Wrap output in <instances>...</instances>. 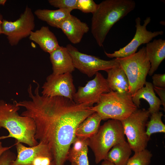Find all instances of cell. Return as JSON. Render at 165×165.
Instances as JSON below:
<instances>
[{"mask_svg": "<svg viewBox=\"0 0 165 165\" xmlns=\"http://www.w3.org/2000/svg\"><path fill=\"white\" fill-rule=\"evenodd\" d=\"M73 60L75 68L81 72L91 77L100 71H106L115 67L120 66L116 58L105 60L79 51L71 44L66 46Z\"/></svg>", "mask_w": 165, "mask_h": 165, "instance_id": "cell-8", "label": "cell"}, {"mask_svg": "<svg viewBox=\"0 0 165 165\" xmlns=\"http://www.w3.org/2000/svg\"><path fill=\"white\" fill-rule=\"evenodd\" d=\"M42 95L48 97L61 96L72 100L76 89L71 73L48 75L42 87Z\"/></svg>", "mask_w": 165, "mask_h": 165, "instance_id": "cell-12", "label": "cell"}, {"mask_svg": "<svg viewBox=\"0 0 165 165\" xmlns=\"http://www.w3.org/2000/svg\"><path fill=\"white\" fill-rule=\"evenodd\" d=\"M132 0H105L98 4L92 14L91 32L97 44L103 46L104 42L113 25L135 8Z\"/></svg>", "mask_w": 165, "mask_h": 165, "instance_id": "cell-2", "label": "cell"}, {"mask_svg": "<svg viewBox=\"0 0 165 165\" xmlns=\"http://www.w3.org/2000/svg\"><path fill=\"white\" fill-rule=\"evenodd\" d=\"M152 157L151 152L146 149L134 152L126 165H148Z\"/></svg>", "mask_w": 165, "mask_h": 165, "instance_id": "cell-24", "label": "cell"}, {"mask_svg": "<svg viewBox=\"0 0 165 165\" xmlns=\"http://www.w3.org/2000/svg\"><path fill=\"white\" fill-rule=\"evenodd\" d=\"M101 165H115L112 162L106 160H104L102 162Z\"/></svg>", "mask_w": 165, "mask_h": 165, "instance_id": "cell-34", "label": "cell"}, {"mask_svg": "<svg viewBox=\"0 0 165 165\" xmlns=\"http://www.w3.org/2000/svg\"><path fill=\"white\" fill-rule=\"evenodd\" d=\"M102 118L96 112H94L81 123L75 132L76 137L89 139L98 131Z\"/></svg>", "mask_w": 165, "mask_h": 165, "instance_id": "cell-20", "label": "cell"}, {"mask_svg": "<svg viewBox=\"0 0 165 165\" xmlns=\"http://www.w3.org/2000/svg\"><path fill=\"white\" fill-rule=\"evenodd\" d=\"M125 136L120 121L110 119L100 126L97 132L88 139V146L94 153L96 163L105 160L114 146L126 141Z\"/></svg>", "mask_w": 165, "mask_h": 165, "instance_id": "cell-5", "label": "cell"}, {"mask_svg": "<svg viewBox=\"0 0 165 165\" xmlns=\"http://www.w3.org/2000/svg\"><path fill=\"white\" fill-rule=\"evenodd\" d=\"M154 90L156 92L160 97L162 105H163L164 111L165 110V88L154 87Z\"/></svg>", "mask_w": 165, "mask_h": 165, "instance_id": "cell-32", "label": "cell"}, {"mask_svg": "<svg viewBox=\"0 0 165 165\" xmlns=\"http://www.w3.org/2000/svg\"><path fill=\"white\" fill-rule=\"evenodd\" d=\"M163 113L160 111L155 113L150 116V120L146 125V134L148 137L153 134L165 133V125L163 122L162 117Z\"/></svg>", "mask_w": 165, "mask_h": 165, "instance_id": "cell-23", "label": "cell"}, {"mask_svg": "<svg viewBox=\"0 0 165 165\" xmlns=\"http://www.w3.org/2000/svg\"><path fill=\"white\" fill-rule=\"evenodd\" d=\"M3 20H2V15L0 13V34H2L1 27Z\"/></svg>", "mask_w": 165, "mask_h": 165, "instance_id": "cell-35", "label": "cell"}, {"mask_svg": "<svg viewBox=\"0 0 165 165\" xmlns=\"http://www.w3.org/2000/svg\"><path fill=\"white\" fill-rule=\"evenodd\" d=\"M116 59L127 77L129 92L132 95L144 86L150 68L145 47L143 46L138 52L129 56Z\"/></svg>", "mask_w": 165, "mask_h": 165, "instance_id": "cell-6", "label": "cell"}, {"mask_svg": "<svg viewBox=\"0 0 165 165\" xmlns=\"http://www.w3.org/2000/svg\"><path fill=\"white\" fill-rule=\"evenodd\" d=\"M151 20L150 17H148L144 20V23L141 25L140 18H136L135 20L136 32L131 41L124 47L112 53H108L105 51V55L109 58H115L129 56L136 53L138 48L141 44H147L153 38L162 35L163 33L162 31L152 32L147 30L146 27Z\"/></svg>", "mask_w": 165, "mask_h": 165, "instance_id": "cell-10", "label": "cell"}, {"mask_svg": "<svg viewBox=\"0 0 165 165\" xmlns=\"http://www.w3.org/2000/svg\"><path fill=\"white\" fill-rule=\"evenodd\" d=\"M15 145L17 156L9 165H31L33 160L37 156L52 153L47 146L42 142L32 147H26L21 143L16 142Z\"/></svg>", "mask_w": 165, "mask_h": 165, "instance_id": "cell-13", "label": "cell"}, {"mask_svg": "<svg viewBox=\"0 0 165 165\" xmlns=\"http://www.w3.org/2000/svg\"><path fill=\"white\" fill-rule=\"evenodd\" d=\"M33 91L31 84L27 91L30 100L13 103L25 109L20 115L31 118L36 126L35 138L47 146L55 165H64L68 151L76 136L79 124L94 112L93 106L79 104L61 96L40 95L39 85Z\"/></svg>", "mask_w": 165, "mask_h": 165, "instance_id": "cell-1", "label": "cell"}, {"mask_svg": "<svg viewBox=\"0 0 165 165\" xmlns=\"http://www.w3.org/2000/svg\"><path fill=\"white\" fill-rule=\"evenodd\" d=\"M16 158L14 153L9 149L5 152L0 158V165H9L11 162Z\"/></svg>", "mask_w": 165, "mask_h": 165, "instance_id": "cell-30", "label": "cell"}, {"mask_svg": "<svg viewBox=\"0 0 165 165\" xmlns=\"http://www.w3.org/2000/svg\"><path fill=\"white\" fill-rule=\"evenodd\" d=\"M6 1V0H0V5H4Z\"/></svg>", "mask_w": 165, "mask_h": 165, "instance_id": "cell-36", "label": "cell"}, {"mask_svg": "<svg viewBox=\"0 0 165 165\" xmlns=\"http://www.w3.org/2000/svg\"><path fill=\"white\" fill-rule=\"evenodd\" d=\"M71 165H76L75 163L74 162H71Z\"/></svg>", "mask_w": 165, "mask_h": 165, "instance_id": "cell-38", "label": "cell"}, {"mask_svg": "<svg viewBox=\"0 0 165 165\" xmlns=\"http://www.w3.org/2000/svg\"><path fill=\"white\" fill-rule=\"evenodd\" d=\"M71 11L64 9L57 10L38 9L34 12L40 20L45 21L49 25L58 28L61 23L71 14Z\"/></svg>", "mask_w": 165, "mask_h": 165, "instance_id": "cell-21", "label": "cell"}, {"mask_svg": "<svg viewBox=\"0 0 165 165\" xmlns=\"http://www.w3.org/2000/svg\"><path fill=\"white\" fill-rule=\"evenodd\" d=\"M95 75V77L84 86L78 87L72 98L75 103H87L93 106L99 101L102 94L111 91L106 79L103 75L99 72Z\"/></svg>", "mask_w": 165, "mask_h": 165, "instance_id": "cell-11", "label": "cell"}, {"mask_svg": "<svg viewBox=\"0 0 165 165\" xmlns=\"http://www.w3.org/2000/svg\"><path fill=\"white\" fill-rule=\"evenodd\" d=\"M88 151V147H87L79 154L68 156L67 160L71 162H74L76 165H89Z\"/></svg>", "mask_w": 165, "mask_h": 165, "instance_id": "cell-28", "label": "cell"}, {"mask_svg": "<svg viewBox=\"0 0 165 165\" xmlns=\"http://www.w3.org/2000/svg\"><path fill=\"white\" fill-rule=\"evenodd\" d=\"M145 47L151 64L148 74L152 76L165 58V40L162 38L155 39L146 44Z\"/></svg>", "mask_w": 165, "mask_h": 165, "instance_id": "cell-18", "label": "cell"}, {"mask_svg": "<svg viewBox=\"0 0 165 165\" xmlns=\"http://www.w3.org/2000/svg\"><path fill=\"white\" fill-rule=\"evenodd\" d=\"M29 37L30 40L50 54L60 46L56 37L47 26H43L39 30L32 31Z\"/></svg>", "mask_w": 165, "mask_h": 165, "instance_id": "cell-17", "label": "cell"}, {"mask_svg": "<svg viewBox=\"0 0 165 165\" xmlns=\"http://www.w3.org/2000/svg\"><path fill=\"white\" fill-rule=\"evenodd\" d=\"M20 107L0 100V129L7 130L9 134L0 136V140L8 138H14L16 143L26 144L30 147L37 145L35 139L36 126L31 117L19 115Z\"/></svg>", "mask_w": 165, "mask_h": 165, "instance_id": "cell-3", "label": "cell"}, {"mask_svg": "<svg viewBox=\"0 0 165 165\" xmlns=\"http://www.w3.org/2000/svg\"><path fill=\"white\" fill-rule=\"evenodd\" d=\"M35 25L34 15L31 9L27 6L16 20H3L1 28L2 34L7 36L10 45L14 46L22 39L29 36Z\"/></svg>", "mask_w": 165, "mask_h": 165, "instance_id": "cell-9", "label": "cell"}, {"mask_svg": "<svg viewBox=\"0 0 165 165\" xmlns=\"http://www.w3.org/2000/svg\"><path fill=\"white\" fill-rule=\"evenodd\" d=\"M50 165H55V162L54 160L52 162Z\"/></svg>", "mask_w": 165, "mask_h": 165, "instance_id": "cell-37", "label": "cell"}, {"mask_svg": "<svg viewBox=\"0 0 165 165\" xmlns=\"http://www.w3.org/2000/svg\"><path fill=\"white\" fill-rule=\"evenodd\" d=\"M153 87L165 88V74H155L152 77Z\"/></svg>", "mask_w": 165, "mask_h": 165, "instance_id": "cell-31", "label": "cell"}, {"mask_svg": "<svg viewBox=\"0 0 165 165\" xmlns=\"http://www.w3.org/2000/svg\"><path fill=\"white\" fill-rule=\"evenodd\" d=\"M132 151L128 143L125 141L114 146L108 153L105 159L115 165H126Z\"/></svg>", "mask_w": 165, "mask_h": 165, "instance_id": "cell-22", "label": "cell"}, {"mask_svg": "<svg viewBox=\"0 0 165 165\" xmlns=\"http://www.w3.org/2000/svg\"><path fill=\"white\" fill-rule=\"evenodd\" d=\"M92 109L102 120L113 119L121 121L138 108L134 103L129 92L121 93L111 91L101 95L99 101Z\"/></svg>", "mask_w": 165, "mask_h": 165, "instance_id": "cell-4", "label": "cell"}, {"mask_svg": "<svg viewBox=\"0 0 165 165\" xmlns=\"http://www.w3.org/2000/svg\"><path fill=\"white\" fill-rule=\"evenodd\" d=\"M72 145V147L70 148L67 156L79 154L88 147V139L75 137Z\"/></svg>", "mask_w": 165, "mask_h": 165, "instance_id": "cell-25", "label": "cell"}, {"mask_svg": "<svg viewBox=\"0 0 165 165\" xmlns=\"http://www.w3.org/2000/svg\"><path fill=\"white\" fill-rule=\"evenodd\" d=\"M145 85V86L140 88L132 95V99L138 108L141 104L140 99L145 100L149 105L148 110L151 115L159 111L162 104L160 98L156 95L152 84L146 81Z\"/></svg>", "mask_w": 165, "mask_h": 165, "instance_id": "cell-16", "label": "cell"}, {"mask_svg": "<svg viewBox=\"0 0 165 165\" xmlns=\"http://www.w3.org/2000/svg\"><path fill=\"white\" fill-rule=\"evenodd\" d=\"M61 29L69 40L73 44L79 43L84 34L89 31V27L85 23L81 21L71 14L60 25Z\"/></svg>", "mask_w": 165, "mask_h": 165, "instance_id": "cell-14", "label": "cell"}, {"mask_svg": "<svg viewBox=\"0 0 165 165\" xmlns=\"http://www.w3.org/2000/svg\"><path fill=\"white\" fill-rule=\"evenodd\" d=\"M53 160L51 153L41 155L33 160L31 165H50Z\"/></svg>", "mask_w": 165, "mask_h": 165, "instance_id": "cell-29", "label": "cell"}, {"mask_svg": "<svg viewBox=\"0 0 165 165\" xmlns=\"http://www.w3.org/2000/svg\"><path fill=\"white\" fill-rule=\"evenodd\" d=\"M98 6L93 0H77L76 9L82 12L93 13L96 10Z\"/></svg>", "mask_w": 165, "mask_h": 165, "instance_id": "cell-26", "label": "cell"}, {"mask_svg": "<svg viewBox=\"0 0 165 165\" xmlns=\"http://www.w3.org/2000/svg\"><path fill=\"white\" fill-rule=\"evenodd\" d=\"M15 145V144L13 145L8 146V147H4L3 146L2 144V143L0 141V158L2 155V154L6 150L9 149L11 148L13 146Z\"/></svg>", "mask_w": 165, "mask_h": 165, "instance_id": "cell-33", "label": "cell"}, {"mask_svg": "<svg viewBox=\"0 0 165 165\" xmlns=\"http://www.w3.org/2000/svg\"><path fill=\"white\" fill-rule=\"evenodd\" d=\"M77 0H49L48 2L52 6L59 9L69 10L71 11L76 9Z\"/></svg>", "mask_w": 165, "mask_h": 165, "instance_id": "cell-27", "label": "cell"}, {"mask_svg": "<svg viewBox=\"0 0 165 165\" xmlns=\"http://www.w3.org/2000/svg\"><path fill=\"white\" fill-rule=\"evenodd\" d=\"M106 72L107 73L106 80L111 91L121 93L129 92V84L127 77L120 66Z\"/></svg>", "mask_w": 165, "mask_h": 165, "instance_id": "cell-19", "label": "cell"}, {"mask_svg": "<svg viewBox=\"0 0 165 165\" xmlns=\"http://www.w3.org/2000/svg\"><path fill=\"white\" fill-rule=\"evenodd\" d=\"M50 54L53 74L72 73L75 70L72 58L66 47L60 46Z\"/></svg>", "mask_w": 165, "mask_h": 165, "instance_id": "cell-15", "label": "cell"}, {"mask_svg": "<svg viewBox=\"0 0 165 165\" xmlns=\"http://www.w3.org/2000/svg\"><path fill=\"white\" fill-rule=\"evenodd\" d=\"M150 115L148 110L138 108L121 121L127 142L134 152L146 149L150 139L146 134V125Z\"/></svg>", "mask_w": 165, "mask_h": 165, "instance_id": "cell-7", "label": "cell"}]
</instances>
